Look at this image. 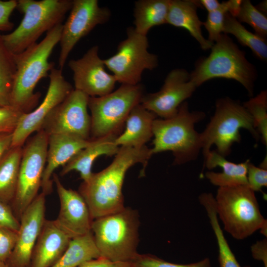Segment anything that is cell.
<instances>
[{"instance_id": "4dcf8cb0", "label": "cell", "mask_w": 267, "mask_h": 267, "mask_svg": "<svg viewBox=\"0 0 267 267\" xmlns=\"http://www.w3.org/2000/svg\"><path fill=\"white\" fill-rule=\"evenodd\" d=\"M251 116L254 126L263 144L267 145V92L262 91L243 104Z\"/></svg>"}, {"instance_id": "277c9868", "label": "cell", "mask_w": 267, "mask_h": 267, "mask_svg": "<svg viewBox=\"0 0 267 267\" xmlns=\"http://www.w3.org/2000/svg\"><path fill=\"white\" fill-rule=\"evenodd\" d=\"M256 70L232 40L222 33L211 47L210 55L199 60L190 73L191 81L198 87L209 80L224 78L234 80L252 96Z\"/></svg>"}, {"instance_id": "74e56055", "label": "cell", "mask_w": 267, "mask_h": 267, "mask_svg": "<svg viewBox=\"0 0 267 267\" xmlns=\"http://www.w3.org/2000/svg\"><path fill=\"white\" fill-rule=\"evenodd\" d=\"M17 0H0V31H8L12 29L13 23L10 21L9 17L12 11L16 8Z\"/></svg>"}, {"instance_id": "ee69618b", "label": "cell", "mask_w": 267, "mask_h": 267, "mask_svg": "<svg viewBox=\"0 0 267 267\" xmlns=\"http://www.w3.org/2000/svg\"><path fill=\"white\" fill-rule=\"evenodd\" d=\"M260 11H261L263 14L266 13H267V0H264L259 3L258 6L256 7Z\"/></svg>"}, {"instance_id": "b9f144b4", "label": "cell", "mask_w": 267, "mask_h": 267, "mask_svg": "<svg viewBox=\"0 0 267 267\" xmlns=\"http://www.w3.org/2000/svg\"><path fill=\"white\" fill-rule=\"evenodd\" d=\"M197 2L199 6L204 7L208 12L218 9L221 5V3L217 0H200Z\"/></svg>"}, {"instance_id": "d6986e66", "label": "cell", "mask_w": 267, "mask_h": 267, "mask_svg": "<svg viewBox=\"0 0 267 267\" xmlns=\"http://www.w3.org/2000/svg\"><path fill=\"white\" fill-rule=\"evenodd\" d=\"M91 139H84L73 135L56 134L48 135L46 164L41 188L46 195L52 191L51 178L54 171L65 165L77 153L87 147Z\"/></svg>"}, {"instance_id": "8992f818", "label": "cell", "mask_w": 267, "mask_h": 267, "mask_svg": "<svg viewBox=\"0 0 267 267\" xmlns=\"http://www.w3.org/2000/svg\"><path fill=\"white\" fill-rule=\"evenodd\" d=\"M217 215L224 230L242 240L258 230L267 236V221L262 215L255 192L247 185L219 187L215 197Z\"/></svg>"}, {"instance_id": "ab89813d", "label": "cell", "mask_w": 267, "mask_h": 267, "mask_svg": "<svg viewBox=\"0 0 267 267\" xmlns=\"http://www.w3.org/2000/svg\"><path fill=\"white\" fill-rule=\"evenodd\" d=\"M129 263L112 262L105 258H98L86 261L77 267H123Z\"/></svg>"}, {"instance_id": "7c38bea8", "label": "cell", "mask_w": 267, "mask_h": 267, "mask_svg": "<svg viewBox=\"0 0 267 267\" xmlns=\"http://www.w3.org/2000/svg\"><path fill=\"white\" fill-rule=\"evenodd\" d=\"M89 98L84 92L73 89L51 111L40 130L48 135L64 134L90 139L91 119L88 111Z\"/></svg>"}, {"instance_id": "2e32d148", "label": "cell", "mask_w": 267, "mask_h": 267, "mask_svg": "<svg viewBox=\"0 0 267 267\" xmlns=\"http://www.w3.org/2000/svg\"><path fill=\"white\" fill-rule=\"evenodd\" d=\"M98 51L97 45L93 46L81 58L68 62L73 73L75 89L89 97L102 96L111 92L117 82L114 75L106 71Z\"/></svg>"}, {"instance_id": "5b68a950", "label": "cell", "mask_w": 267, "mask_h": 267, "mask_svg": "<svg viewBox=\"0 0 267 267\" xmlns=\"http://www.w3.org/2000/svg\"><path fill=\"white\" fill-rule=\"evenodd\" d=\"M139 225L138 214L130 208L94 219L91 231L100 257L131 263L138 254Z\"/></svg>"}, {"instance_id": "d6a6232c", "label": "cell", "mask_w": 267, "mask_h": 267, "mask_svg": "<svg viewBox=\"0 0 267 267\" xmlns=\"http://www.w3.org/2000/svg\"><path fill=\"white\" fill-rule=\"evenodd\" d=\"M133 267H211L209 258L188 264H178L167 262L151 254H139L130 263Z\"/></svg>"}, {"instance_id": "d4e9b609", "label": "cell", "mask_w": 267, "mask_h": 267, "mask_svg": "<svg viewBox=\"0 0 267 267\" xmlns=\"http://www.w3.org/2000/svg\"><path fill=\"white\" fill-rule=\"evenodd\" d=\"M170 0H139L134 10L135 31L146 36L153 27L167 23Z\"/></svg>"}, {"instance_id": "5bb4252c", "label": "cell", "mask_w": 267, "mask_h": 267, "mask_svg": "<svg viewBox=\"0 0 267 267\" xmlns=\"http://www.w3.org/2000/svg\"><path fill=\"white\" fill-rule=\"evenodd\" d=\"M48 76L49 83L44 100L33 111L22 115L12 133L11 147L23 146L32 133L41 129L51 111L73 89L71 84L64 77L61 69L53 68Z\"/></svg>"}, {"instance_id": "ac0fdd59", "label": "cell", "mask_w": 267, "mask_h": 267, "mask_svg": "<svg viewBox=\"0 0 267 267\" xmlns=\"http://www.w3.org/2000/svg\"><path fill=\"white\" fill-rule=\"evenodd\" d=\"M52 177L60 202L55 222L71 238L90 232L93 220L84 198L79 192L65 187L56 174Z\"/></svg>"}, {"instance_id": "44dd1931", "label": "cell", "mask_w": 267, "mask_h": 267, "mask_svg": "<svg viewBox=\"0 0 267 267\" xmlns=\"http://www.w3.org/2000/svg\"><path fill=\"white\" fill-rule=\"evenodd\" d=\"M118 134H110L100 138L91 139L90 143L77 153L62 167L60 174L64 176L72 171L80 173L83 181H87L92 173L94 161L101 155L113 156L118 152L120 147L115 143Z\"/></svg>"}, {"instance_id": "cb8c5ba5", "label": "cell", "mask_w": 267, "mask_h": 267, "mask_svg": "<svg viewBox=\"0 0 267 267\" xmlns=\"http://www.w3.org/2000/svg\"><path fill=\"white\" fill-rule=\"evenodd\" d=\"M199 6L197 0H170L167 23L176 27L182 28L199 44L201 48H211L214 43L204 38L202 34L201 22L197 15Z\"/></svg>"}, {"instance_id": "7bdbcfd3", "label": "cell", "mask_w": 267, "mask_h": 267, "mask_svg": "<svg viewBox=\"0 0 267 267\" xmlns=\"http://www.w3.org/2000/svg\"><path fill=\"white\" fill-rule=\"evenodd\" d=\"M226 1L228 7V13L236 18L240 11L242 0H229Z\"/></svg>"}, {"instance_id": "6da1fadb", "label": "cell", "mask_w": 267, "mask_h": 267, "mask_svg": "<svg viewBox=\"0 0 267 267\" xmlns=\"http://www.w3.org/2000/svg\"><path fill=\"white\" fill-rule=\"evenodd\" d=\"M151 156L150 148L145 145L140 148L121 146L108 166L92 173L87 181L82 182L79 192L86 202L93 220L125 208L122 186L127 171L141 163L143 168L140 176H144Z\"/></svg>"}, {"instance_id": "f6af8a7d", "label": "cell", "mask_w": 267, "mask_h": 267, "mask_svg": "<svg viewBox=\"0 0 267 267\" xmlns=\"http://www.w3.org/2000/svg\"><path fill=\"white\" fill-rule=\"evenodd\" d=\"M0 267H12L8 265L6 262L0 261Z\"/></svg>"}, {"instance_id": "f1b7e54d", "label": "cell", "mask_w": 267, "mask_h": 267, "mask_svg": "<svg viewBox=\"0 0 267 267\" xmlns=\"http://www.w3.org/2000/svg\"><path fill=\"white\" fill-rule=\"evenodd\" d=\"M222 33L233 35L241 44L249 47L257 57L267 60L266 39L247 30L235 17L228 13H226L224 17Z\"/></svg>"}, {"instance_id": "8fae6325", "label": "cell", "mask_w": 267, "mask_h": 267, "mask_svg": "<svg viewBox=\"0 0 267 267\" xmlns=\"http://www.w3.org/2000/svg\"><path fill=\"white\" fill-rule=\"evenodd\" d=\"M127 38L119 43L116 53L103 60L117 82L136 85L139 84L144 70L157 67L158 59L148 51L146 36L137 33L131 27L127 29Z\"/></svg>"}, {"instance_id": "30bf717a", "label": "cell", "mask_w": 267, "mask_h": 267, "mask_svg": "<svg viewBox=\"0 0 267 267\" xmlns=\"http://www.w3.org/2000/svg\"><path fill=\"white\" fill-rule=\"evenodd\" d=\"M48 135L40 130L23 147L16 190L11 209L19 220L26 208L39 194L46 164Z\"/></svg>"}, {"instance_id": "4fadbf2b", "label": "cell", "mask_w": 267, "mask_h": 267, "mask_svg": "<svg viewBox=\"0 0 267 267\" xmlns=\"http://www.w3.org/2000/svg\"><path fill=\"white\" fill-rule=\"evenodd\" d=\"M111 13L101 7L97 0H73L70 14L63 24L59 41L58 65L62 70L67 59L77 43L95 27L107 22Z\"/></svg>"}, {"instance_id": "60d3db41", "label": "cell", "mask_w": 267, "mask_h": 267, "mask_svg": "<svg viewBox=\"0 0 267 267\" xmlns=\"http://www.w3.org/2000/svg\"><path fill=\"white\" fill-rule=\"evenodd\" d=\"M12 133L0 134V160L12 145Z\"/></svg>"}, {"instance_id": "3957f363", "label": "cell", "mask_w": 267, "mask_h": 267, "mask_svg": "<svg viewBox=\"0 0 267 267\" xmlns=\"http://www.w3.org/2000/svg\"><path fill=\"white\" fill-rule=\"evenodd\" d=\"M202 111H190L187 102L182 103L177 114L168 119H155L153 124L151 155L170 151L174 164L181 165L195 160L202 148L201 133L195 125L203 120Z\"/></svg>"}, {"instance_id": "83f0119b", "label": "cell", "mask_w": 267, "mask_h": 267, "mask_svg": "<svg viewBox=\"0 0 267 267\" xmlns=\"http://www.w3.org/2000/svg\"><path fill=\"white\" fill-rule=\"evenodd\" d=\"M99 257L91 231L72 238L61 258L51 267H77L86 261Z\"/></svg>"}, {"instance_id": "ffe728a7", "label": "cell", "mask_w": 267, "mask_h": 267, "mask_svg": "<svg viewBox=\"0 0 267 267\" xmlns=\"http://www.w3.org/2000/svg\"><path fill=\"white\" fill-rule=\"evenodd\" d=\"M72 238L54 221L45 220L34 248L29 267H51L63 254Z\"/></svg>"}, {"instance_id": "d590c367", "label": "cell", "mask_w": 267, "mask_h": 267, "mask_svg": "<svg viewBox=\"0 0 267 267\" xmlns=\"http://www.w3.org/2000/svg\"><path fill=\"white\" fill-rule=\"evenodd\" d=\"M17 231L0 226V261L6 262L15 245Z\"/></svg>"}, {"instance_id": "7402d4cb", "label": "cell", "mask_w": 267, "mask_h": 267, "mask_svg": "<svg viewBox=\"0 0 267 267\" xmlns=\"http://www.w3.org/2000/svg\"><path fill=\"white\" fill-rule=\"evenodd\" d=\"M157 116L140 103L131 111L126 120L124 132L115 140L119 146L140 148L153 136V124Z\"/></svg>"}, {"instance_id": "1f68e13d", "label": "cell", "mask_w": 267, "mask_h": 267, "mask_svg": "<svg viewBox=\"0 0 267 267\" xmlns=\"http://www.w3.org/2000/svg\"><path fill=\"white\" fill-rule=\"evenodd\" d=\"M236 18L240 23L251 26L255 34L266 38L267 35V18L264 14L254 6L250 0H242L240 11Z\"/></svg>"}, {"instance_id": "e0dca14e", "label": "cell", "mask_w": 267, "mask_h": 267, "mask_svg": "<svg viewBox=\"0 0 267 267\" xmlns=\"http://www.w3.org/2000/svg\"><path fill=\"white\" fill-rule=\"evenodd\" d=\"M45 196L39 194L23 212L14 248L6 263L12 267H29L32 252L45 221Z\"/></svg>"}, {"instance_id": "9a60e30c", "label": "cell", "mask_w": 267, "mask_h": 267, "mask_svg": "<svg viewBox=\"0 0 267 267\" xmlns=\"http://www.w3.org/2000/svg\"><path fill=\"white\" fill-rule=\"evenodd\" d=\"M197 87L186 70L177 68L167 75L160 89L142 96L140 103L161 119L175 115L180 105L189 98Z\"/></svg>"}, {"instance_id": "484cf974", "label": "cell", "mask_w": 267, "mask_h": 267, "mask_svg": "<svg viewBox=\"0 0 267 267\" xmlns=\"http://www.w3.org/2000/svg\"><path fill=\"white\" fill-rule=\"evenodd\" d=\"M23 146L12 147L0 160V201L9 205L16 190Z\"/></svg>"}, {"instance_id": "4316f807", "label": "cell", "mask_w": 267, "mask_h": 267, "mask_svg": "<svg viewBox=\"0 0 267 267\" xmlns=\"http://www.w3.org/2000/svg\"><path fill=\"white\" fill-rule=\"evenodd\" d=\"M198 199L207 212L217 239L220 267H242L230 249L221 227L216 210L215 197L211 193H203L200 195Z\"/></svg>"}, {"instance_id": "9c48e42d", "label": "cell", "mask_w": 267, "mask_h": 267, "mask_svg": "<svg viewBox=\"0 0 267 267\" xmlns=\"http://www.w3.org/2000/svg\"><path fill=\"white\" fill-rule=\"evenodd\" d=\"M143 92V87L140 84H122L117 89L105 95L89 97L90 138L119 134L131 111L140 103Z\"/></svg>"}, {"instance_id": "7a4b0ae2", "label": "cell", "mask_w": 267, "mask_h": 267, "mask_svg": "<svg viewBox=\"0 0 267 267\" xmlns=\"http://www.w3.org/2000/svg\"><path fill=\"white\" fill-rule=\"evenodd\" d=\"M63 24L60 23L48 31L39 43H35L22 52L13 54L16 65L9 98L10 106L27 113L38 103L40 93H35L38 83L48 76L54 63L48 58L59 43Z\"/></svg>"}, {"instance_id": "ba28073f", "label": "cell", "mask_w": 267, "mask_h": 267, "mask_svg": "<svg viewBox=\"0 0 267 267\" xmlns=\"http://www.w3.org/2000/svg\"><path fill=\"white\" fill-rule=\"evenodd\" d=\"M241 129L247 130L257 141L259 140L252 118L243 105L228 97L218 99L213 116L201 133L204 156L213 145L218 153L225 157L228 156L233 144L241 141Z\"/></svg>"}, {"instance_id": "603a6c76", "label": "cell", "mask_w": 267, "mask_h": 267, "mask_svg": "<svg viewBox=\"0 0 267 267\" xmlns=\"http://www.w3.org/2000/svg\"><path fill=\"white\" fill-rule=\"evenodd\" d=\"M204 158V166L208 169L219 167L222 170V172L207 171L205 173V177L212 184L219 187L248 185L247 174L249 160L235 163L226 160L216 150H210Z\"/></svg>"}, {"instance_id": "836d02e7", "label": "cell", "mask_w": 267, "mask_h": 267, "mask_svg": "<svg viewBox=\"0 0 267 267\" xmlns=\"http://www.w3.org/2000/svg\"><path fill=\"white\" fill-rule=\"evenodd\" d=\"M226 13H228L227 1H223L218 9L208 12L206 20L203 22V25L208 32V40L211 42H215L222 33Z\"/></svg>"}, {"instance_id": "8d00e7d4", "label": "cell", "mask_w": 267, "mask_h": 267, "mask_svg": "<svg viewBox=\"0 0 267 267\" xmlns=\"http://www.w3.org/2000/svg\"><path fill=\"white\" fill-rule=\"evenodd\" d=\"M247 178L248 186L254 192L261 191L267 186V169L258 167L249 162Z\"/></svg>"}, {"instance_id": "f546056e", "label": "cell", "mask_w": 267, "mask_h": 267, "mask_svg": "<svg viewBox=\"0 0 267 267\" xmlns=\"http://www.w3.org/2000/svg\"><path fill=\"white\" fill-rule=\"evenodd\" d=\"M16 65L13 54L5 46L0 34V104L9 106V98Z\"/></svg>"}, {"instance_id": "bcb514c9", "label": "cell", "mask_w": 267, "mask_h": 267, "mask_svg": "<svg viewBox=\"0 0 267 267\" xmlns=\"http://www.w3.org/2000/svg\"><path fill=\"white\" fill-rule=\"evenodd\" d=\"M123 267H133L132 265L130 263L127 264L126 266Z\"/></svg>"}, {"instance_id": "52a82bcc", "label": "cell", "mask_w": 267, "mask_h": 267, "mask_svg": "<svg viewBox=\"0 0 267 267\" xmlns=\"http://www.w3.org/2000/svg\"><path fill=\"white\" fill-rule=\"evenodd\" d=\"M72 3L71 0H17L16 8L24 16L13 32L2 35L7 49L17 54L36 43L44 32L62 23Z\"/></svg>"}, {"instance_id": "7dc6e473", "label": "cell", "mask_w": 267, "mask_h": 267, "mask_svg": "<svg viewBox=\"0 0 267 267\" xmlns=\"http://www.w3.org/2000/svg\"><path fill=\"white\" fill-rule=\"evenodd\" d=\"M0 106H2L0 105Z\"/></svg>"}, {"instance_id": "f35d334b", "label": "cell", "mask_w": 267, "mask_h": 267, "mask_svg": "<svg viewBox=\"0 0 267 267\" xmlns=\"http://www.w3.org/2000/svg\"><path fill=\"white\" fill-rule=\"evenodd\" d=\"M20 222L9 205L0 201V226L17 231Z\"/></svg>"}, {"instance_id": "e575fe53", "label": "cell", "mask_w": 267, "mask_h": 267, "mask_svg": "<svg viewBox=\"0 0 267 267\" xmlns=\"http://www.w3.org/2000/svg\"><path fill=\"white\" fill-rule=\"evenodd\" d=\"M24 113L10 105L0 106V134L13 133Z\"/></svg>"}]
</instances>
